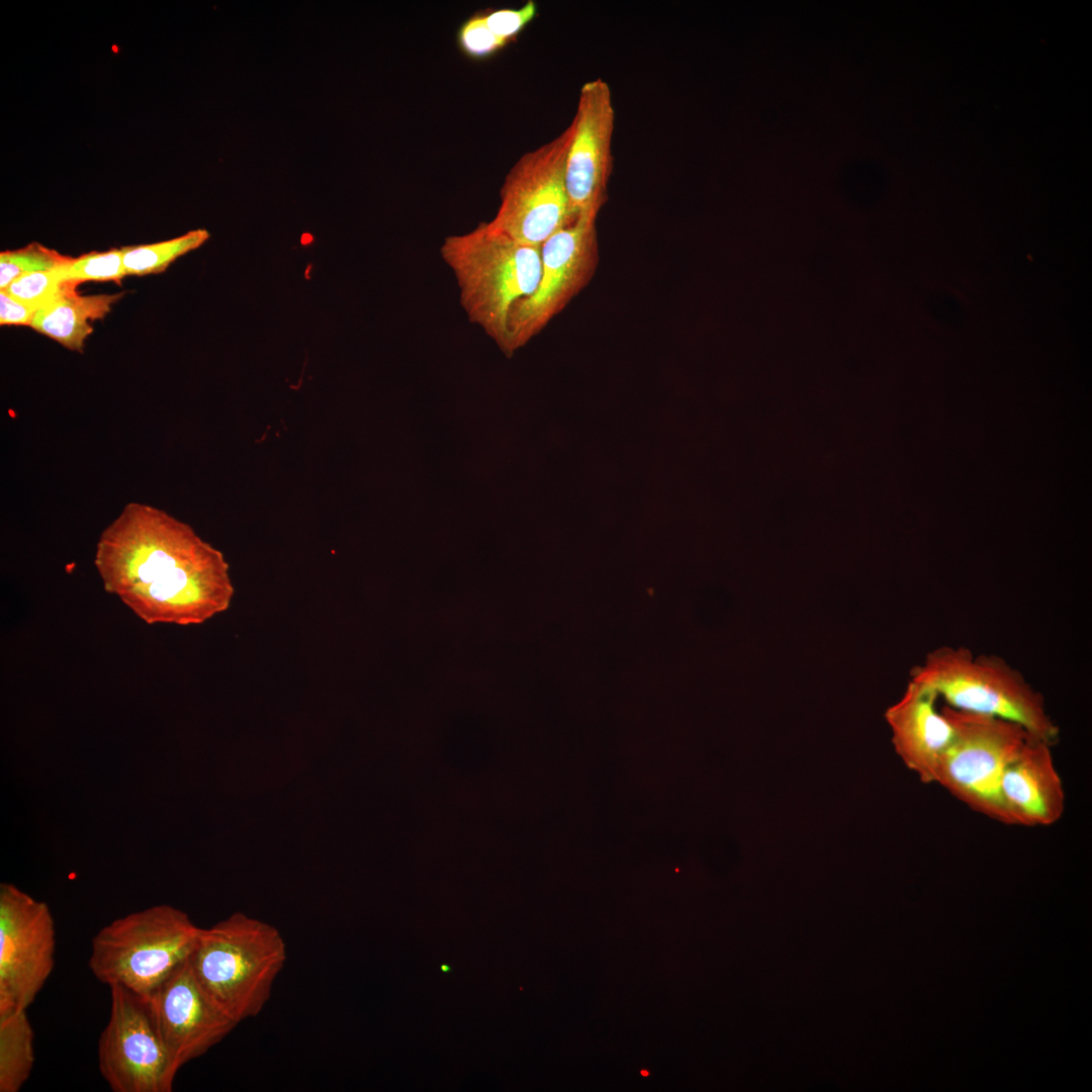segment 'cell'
Segmentation results:
<instances>
[{"mask_svg":"<svg viewBox=\"0 0 1092 1092\" xmlns=\"http://www.w3.org/2000/svg\"><path fill=\"white\" fill-rule=\"evenodd\" d=\"M597 218L576 216L541 246L540 281L512 315L509 356L539 334L592 281L600 261Z\"/></svg>","mask_w":1092,"mask_h":1092,"instance_id":"cell-10","label":"cell"},{"mask_svg":"<svg viewBox=\"0 0 1092 1092\" xmlns=\"http://www.w3.org/2000/svg\"><path fill=\"white\" fill-rule=\"evenodd\" d=\"M56 930L44 902L0 887V1013L27 1010L55 966Z\"/></svg>","mask_w":1092,"mask_h":1092,"instance_id":"cell-9","label":"cell"},{"mask_svg":"<svg viewBox=\"0 0 1092 1092\" xmlns=\"http://www.w3.org/2000/svg\"><path fill=\"white\" fill-rule=\"evenodd\" d=\"M78 283L66 282L62 289L36 311L30 327L64 347L82 351L93 332L91 321L103 318L123 293L80 295Z\"/></svg>","mask_w":1092,"mask_h":1092,"instance_id":"cell-15","label":"cell"},{"mask_svg":"<svg viewBox=\"0 0 1092 1092\" xmlns=\"http://www.w3.org/2000/svg\"><path fill=\"white\" fill-rule=\"evenodd\" d=\"M63 265L21 275L4 290L21 302L40 307L65 285L66 282L62 278Z\"/></svg>","mask_w":1092,"mask_h":1092,"instance_id":"cell-20","label":"cell"},{"mask_svg":"<svg viewBox=\"0 0 1092 1092\" xmlns=\"http://www.w3.org/2000/svg\"><path fill=\"white\" fill-rule=\"evenodd\" d=\"M569 124L558 136L522 156L500 188V203L489 224L517 243L541 247L573 220L565 186Z\"/></svg>","mask_w":1092,"mask_h":1092,"instance_id":"cell-7","label":"cell"},{"mask_svg":"<svg viewBox=\"0 0 1092 1092\" xmlns=\"http://www.w3.org/2000/svg\"><path fill=\"white\" fill-rule=\"evenodd\" d=\"M33 1037L26 1010L0 1013V1092H18L28 1080Z\"/></svg>","mask_w":1092,"mask_h":1092,"instance_id":"cell-16","label":"cell"},{"mask_svg":"<svg viewBox=\"0 0 1092 1092\" xmlns=\"http://www.w3.org/2000/svg\"><path fill=\"white\" fill-rule=\"evenodd\" d=\"M110 988L108 1021L98 1040V1067L113 1092H170L176 1075L148 1002L120 985Z\"/></svg>","mask_w":1092,"mask_h":1092,"instance_id":"cell-8","label":"cell"},{"mask_svg":"<svg viewBox=\"0 0 1092 1092\" xmlns=\"http://www.w3.org/2000/svg\"><path fill=\"white\" fill-rule=\"evenodd\" d=\"M146 1000L175 1075L182 1066L207 1053L238 1025L205 995L189 959Z\"/></svg>","mask_w":1092,"mask_h":1092,"instance_id":"cell-12","label":"cell"},{"mask_svg":"<svg viewBox=\"0 0 1092 1092\" xmlns=\"http://www.w3.org/2000/svg\"><path fill=\"white\" fill-rule=\"evenodd\" d=\"M200 930L183 911L168 905L130 913L95 934L89 969L101 983L147 999L190 958Z\"/></svg>","mask_w":1092,"mask_h":1092,"instance_id":"cell-5","label":"cell"},{"mask_svg":"<svg viewBox=\"0 0 1092 1092\" xmlns=\"http://www.w3.org/2000/svg\"><path fill=\"white\" fill-rule=\"evenodd\" d=\"M1000 791L1011 825L1057 823L1065 812L1066 794L1052 745L1030 735L1005 767Z\"/></svg>","mask_w":1092,"mask_h":1092,"instance_id":"cell-14","label":"cell"},{"mask_svg":"<svg viewBox=\"0 0 1092 1092\" xmlns=\"http://www.w3.org/2000/svg\"><path fill=\"white\" fill-rule=\"evenodd\" d=\"M910 678L932 689L948 707L1012 721L1052 746L1059 740L1060 729L1040 693L997 655L937 647L912 668Z\"/></svg>","mask_w":1092,"mask_h":1092,"instance_id":"cell-4","label":"cell"},{"mask_svg":"<svg viewBox=\"0 0 1092 1092\" xmlns=\"http://www.w3.org/2000/svg\"><path fill=\"white\" fill-rule=\"evenodd\" d=\"M938 701L932 689L910 678L902 698L885 712L896 753L924 784L935 783L953 739V728Z\"/></svg>","mask_w":1092,"mask_h":1092,"instance_id":"cell-13","label":"cell"},{"mask_svg":"<svg viewBox=\"0 0 1092 1092\" xmlns=\"http://www.w3.org/2000/svg\"><path fill=\"white\" fill-rule=\"evenodd\" d=\"M615 119L609 84L602 78L585 82L570 122L572 138L565 161V186L573 219L598 217L608 201Z\"/></svg>","mask_w":1092,"mask_h":1092,"instance_id":"cell-11","label":"cell"},{"mask_svg":"<svg viewBox=\"0 0 1092 1092\" xmlns=\"http://www.w3.org/2000/svg\"><path fill=\"white\" fill-rule=\"evenodd\" d=\"M458 42L466 55L477 59L490 56L507 43L488 28L484 15L474 16L461 26Z\"/></svg>","mask_w":1092,"mask_h":1092,"instance_id":"cell-21","label":"cell"},{"mask_svg":"<svg viewBox=\"0 0 1092 1092\" xmlns=\"http://www.w3.org/2000/svg\"><path fill=\"white\" fill-rule=\"evenodd\" d=\"M94 563L104 589L148 624L204 623L226 611L235 593L220 551L141 503L127 504L101 533Z\"/></svg>","mask_w":1092,"mask_h":1092,"instance_id":"cell-1","label":"cell"},{"mask_svg":"<svg viewBox=\"0 0 1092 1092\" xmlns=\"http://www.w3.org/2000/svg\"><path fill=\"white\" fill-rule=\"evenodd\" d=\"M126 275L121 249L72 258L62 267L64 282L119 281Z\"/></svg>","mask_w":1092,"mask_h":1092,"instance_id":"cell-19","label":"cell"},{"mask_svg":"<svg viewBox=\"0 0 1092 1092\" xmlns=\"http://www.w3.org/2000/svg\"><path fill=\"white\" fill-rule=\"evenodd\" d=\"M38 306L21 302L0 290V324L29 326Z\"/></svg>","mask_w":1092,"mask_h":1092,"instance_id":"cell-23","label":"cell"},{"mask_svg":"<svg viewBox=\"0 0 1092 1092\" xmlns=\"http://www.w3.org/2000/svg\"><path fill=\"white\" fill-rule=\"evenodd\" d=\"M537 13V4L530 0L520 8L492 11L484 15L488 28L499 38L508 41L516 36Z\"/></svg>","mask_w":1092,"mask_h":1092,"instance_id":"cell-22","label":"cell"},{"mask_svg":"<svg viewBox=\"0 0 1092 1092\" xmlns=\"http://www.w3.org/2000/svg\"><path fill=\"white\" fill-rule=\"evenodd\" d=\"M209 237L205 230H195L175 239L149 245L123 247L126 275H146L164 271L178 257L201 246Z\"/></svg>","mask_w":1092,"mask_h":1092,"instance_id":"cell-17","label":"cell"},{"mask_svg":"<svg viewBox=\"0 0 1092 1092\" xmlns=\"http://www.w3.org/2000/svg\"><path fill=\"white\" fill-rule=\"evenodd\" d=\"M286 960L279 930L240 913L201 928L189 958L205 995L237 1024L263 1010Z\"/></svg>","mask_w":1092,"mask_h":1092,"instance_id":"cell-3","label":"cell"},{"mask_svg":"<svg viewBox=\"0 0 1092 1092\" xmlns=\"http://www.w3.org/2000/svg\"><path fill=\"white\" fill-rule=\"evenodd\" d=\"M642 1075L646 1076V1075H648V1072H646V1071H643V1072H642Z\"/></svg>","mask_w":1092,"mask_h":1092,"instance_id":"cell-24","label":"cell"},{"mask_svg":"<svg viewBox=\"0 0 1092 1092\" xmlns=\"http://www.w3.org/2000/svg\"><path fill=\"white\" fill-rule=\"evenodd\" d=\"M72 258L38 243L0 254V290L21 275L57 268Z\"/></svg>","mask_w":1092,"mask_h":1092,"instance_id":"cell-18","label":"cell"},{"mask_svg":"<svg viewBox=\"0 0 1092 1092\" xmlns=\"http://www.w3.org/2000/svg\"><path fill=\"white\" fill-rule=\"evenodd\" d=\"M440 253L455 276L469 322L509 356L512 315L540 281L541 247L517 243L480 222L466 234L445 238Z\"/></svg>","mask_w":1092,"mask_h":1092,"instance_id":"cell-2","label":"cell"},{"mask_svg":"<svg viewBox=\"0 0 1092 1092\" xmlns=\"http://www.w3.org/2000/svg\"><path fill=\"white\" fill-rule=\"evenodd\" d=\"M953 728L935 783L972 810L1011 825L1000 785L1003 771L1031 735L1021 725L993 716L941 707Z\"/></svg>","mask_w":1092,"mask_h":1092,"instance_id":"cell-6","label":"cell"}]
</instances>
